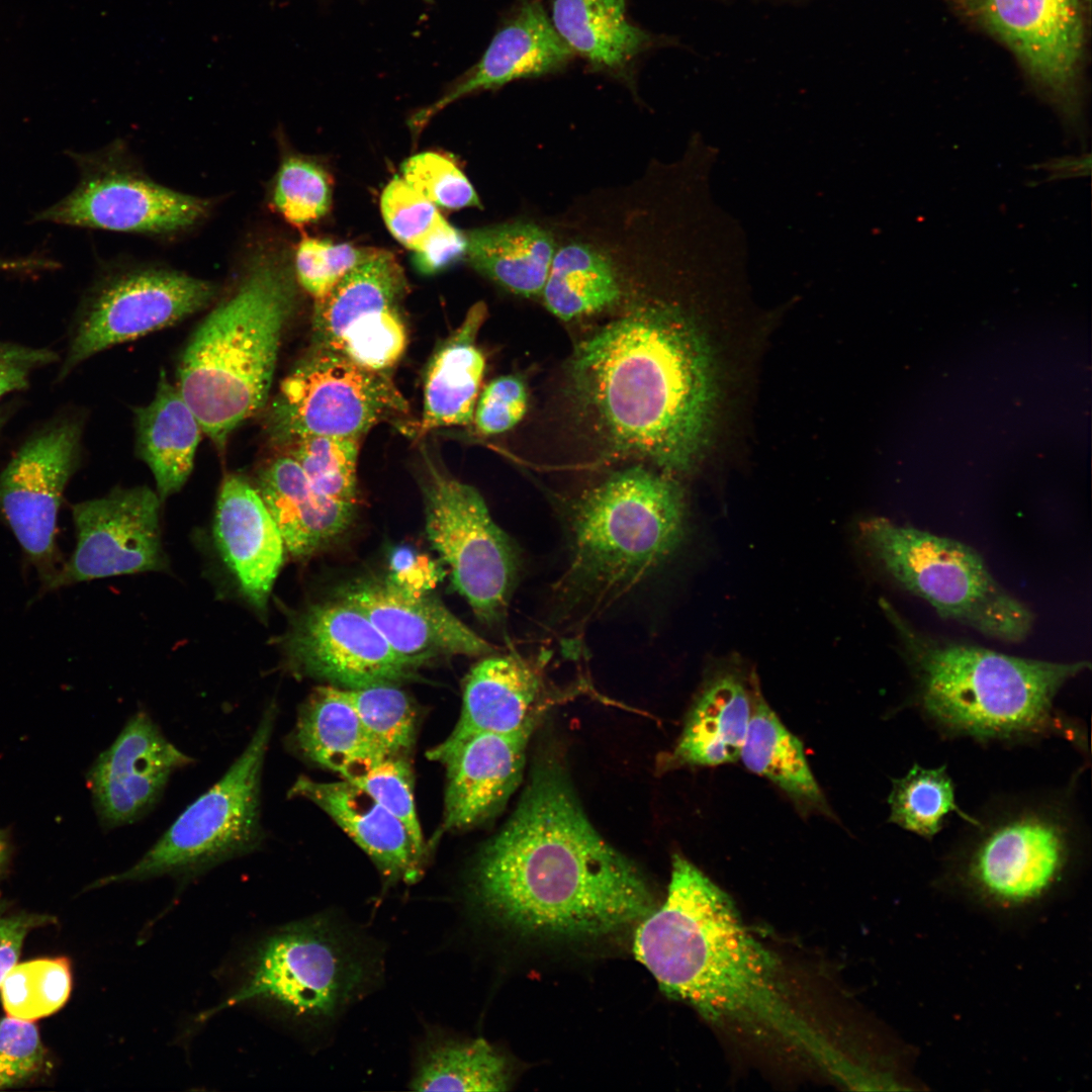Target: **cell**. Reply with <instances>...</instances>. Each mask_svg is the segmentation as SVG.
<instances>
[{
	"instance_id": "obj_1",
	"label": "cell",
	"mask_w": 1092,
	"mask_h": 1092,
	"mask_svg": "<svg viewBox=\"0 0 1092 1092\" xmlns=\"http://www.w3.org/2000/svg\"><path fill=\"white\" fill-rule=\"evenodd\" d=\"M481 908L525 934L592 937L643 919L654 906L639 869L596 830L570 783L542 760L472 875Z\"/></svg>"
},
{
	"instance_id": "obj_2",
	"label": "cell",
	"mask_w": 1092,
	"mask_h": 1092,
	"mask_svg": "<svg viewBox=\"0 0 1092 1092\" xmlns=\"http://www.w3.org/2000/svg\"><path fill=\"white\" fill-rule=\"evenodd\" d=\"M634 934L636 959L661 991L705 1019L795 1050L834 1076L846 1057L793 1002L781 963L746 927L729 895L680 854L663 903Z\"/></svg>"
},
{
	"instance_id": "obj_3",
	"label": "cell",
	"mask_w": 1092,
	"mask_h": 1092,
	"mask_svg": "<svg viewBox=\"0 0 1092 1092\" xmlns=\"http://www.w3.org/2000/svg\"><path fill=\"white\" fill-rule=\"evenodd\" d=\"M573 395L615 454L687 471L710 431L716 380L698 326L665 303H642L574 350Z\"/></svg>"
},
{
	"instance_id": "obj_4",
	"label": "cell",
	"mask_w": 1092,
	"mask_h": 1092,
	"mask_svg": "<svg viewBox=\"0 0 1092 1092\" xmlns=\"http://www.w3.org/2000/svg\"><path fill=\"white\" fill-rule=\"evenodd\" d=\"M891 623L925 715L948 733L977 739H1018L1060 728L1053 712L1060 689L1086 660L1048 661L941 639L916 628L885 599Z\"/></svg>"
},
{
	"instance_id": "obj_5",
	"label": "cell",
	"mask_w": 1092,
	"mask_h": 1092,
	"mask_svg": "<svg viewBox=\"0 0 1092 1092\" xmlns=\"http://www.w3.org/2000/svg\"><path fill=\"white\" fill-rule=\"evenodd\" d=\"M294 307L289 269L260 255L189 338L176 385L220 453L232 433L266 405Z\"/></svg>"
},
{
	"instance_id": "obj_6",
	"label": "cell",
	"mask_w": 1092,
	"mask_h": 1092,
	"mask_svg": "<svg viewBox=\"0 0 1092 1092\" xmlns=\"http://www.w3.org/2000/svg\"><path fill=\"white\" fill-rule=\"evenodd\" d=\"M688 520L685 492L670 476L641 465L613 473L570 510L560 590L590 611L608 606L673 555Z\"/></svg>"
},
{
	"instance_id": "obj_7",
	"label": "cell",
	"mask_w": 1092,
	"mask_h": 1092,
	"mask_svg": "<svg viewBox=\"0 0 1092 1092\" xmlns=\"http://www.w3.org/2000/svg\"><path fill=\"white\" fill-rule=\"evenodd\" d=\"M858 539L892 581L941 618L1007 643L1031 633L1033 612L997 581L971 546L884 517L862 520Z\"/></svg>"
},
{
	"instance_id": "obj_8",
	"label": "cell",
	"mask_w": 1092,
	"mask_h": 1092,
	"mask_svg": "<svg viewBox=\"0 0 1092 1092\" xmlns=\"http://www.w3.org/2000/svg\"><path fill=\"white\" fill-rule=\"evenodd\" d=\"M277 714L276 703H269L249 743L225 774L187 806L134 864L101 884L195 876L258 850L265 838L262 775Z\"/></svg>"
},
{
	"instance_id": "obj_9",
	"label": "cell",
	"mask_w": 1092,
	"mask_h": 1092,
	"mask_svg": "<svg viewBox=\"0 0 1092 1092\" xmlns=\"http://www.w3.org/2000/svg\"><path fill=\"white\" fill-rule=\"evenodd\" d=\"M373 973L371 958L356 937L328 917H312L264 939L241 988L199 1020L259 999L297 1018L325 1021L361 995Z\"/></svg>"
},
{
	"instance_id": "obj_10",
	"label": "cell",
	"mask_w": 1092,
	"mask_h": 1092,
	"mask_svg": "<svg viewBox=\"0 0 1092 1092\" xmlns=\"http://www.w3.org/2000/svg\"><path fill=\"white\" fill-rule=\"evenodd\" d=\"M407 412L388 371L369 370L314 346L281 382L265 430L283 448L311 436L361 439L381 421Z\"/></svg>"
},
{
	"instance_id": "obj_11",
	"label": "cell",
	"mask_w": 1092,
	"mask_h": 1092,
	"mask_svg": "<svg viewBox=\"0 0 1092 1092\" xmlns=\"http://www.w3.org/2000/svg\"><path fill=\"white\" fill-rule=\"evenodd\" d=\"M428 538L447 564L455 589L487 624L505 614L519 570L510 538L479 491L426 459L422 482Z\"/></svg>"
},
{
	"instance_id": "obj_12",
	"label": "cell",
	"mask_w": 1092,
	"mask_h": 1092,
	"mask_svg": "<svg viewBox=\"0 0 1092 1092\" xmlns=\"http://www.w3.org/2000/svg\"><path fill=\"white\" fill-rule=\"evenodd\" d=\"M968 846L964 876L982 898L1001 907L1036 902L1062 880L1075 835L1070 821L1050 807H1021L980 822Z\"/></svg>"
},
{
	"instance_id": "obj_13",
	"label": "cell",
	"mask_w": 1092,
	"mask_h": 1092,
	"mask_svg": "<svg viewBox=\"0 0 1092 1092\" xmlns=\"http://www.w3.org/2000/svg\"><path fill=\"white\" fill-rule=\"evenodd\" d=\"M216 294L215 284L165 268L105 279L82 307L61 375L110 347L180 323L208 306Z\"/></svg>"
},
{
	"instance_id": "obj_14",
	"label": "cell",
	"mask_w": 1092,
	"mask_h": 1092,
	"mask_svg": "<svg viewBox=\"0 0 1092 1092\" xmlns=\"http://www.w3.org/2000/svg\"><path fill=\"white\" fill-rule=\"evenodd\" d=\"M81 424L54 421L30 437L0 473V519L47 585L57 573L58 513L79 458Z\"/></svg>"
},
{
	"instance_id": "obj_15",
	"label": "cell",
	"mask_w": 1092,
	"mask_h": 1092,
	"mask_svg": "<svg viewBox=\"0 0 1092 1092\" xmlns=\"http://www.w3.org/2000/svg\"><path fill=\"white\" fill-rule=\"evenodd\" d=\"M281 640L290 671L345 689L396 684L413 678L420 666L396 653L368 617L341 598L302 611Z\"/></svg>"
},
{
	"instance_id": "obj_16",
	"label": "cell",
	"mask_w": 1092,
	"mask_h": 1092,
	"mask_svg": "<svg viewBox=\"0 0 1092 1092\" xmlns=\"http://www.w3.org/2000/svg\"><path fill=\"white\" fill-rule=\"evenodd\" d=\"M162 499L148 486L116 487L72 508L76 546L47 589L103 577L167 568Z\"/></svg>"
},
{
	"instance_id": "obj_17",
	"label": "cell",
	"mask_w": 1092,
	"mask_h": 1092,
	"mask_svg": "<svg viewBox=\"0 0 1092 1092\" xmlns=\"http://www.w3.org/2000/svg\"><path fill=\"white\" fill-rule=\"evenodd\" d=\"M978 20L1017 57L1028 75L1077 126L1084 44L1081 0H966Z\"/></svg>"
},
{
	"instance_id": "obj_18",
	"label": "cell",
	"mask_w": 1092,
	"mask_h": 1092,
	"mask_svg": "<svg viewBox=\"0 0 1092 1092\" xmlns=\"http://www.w3.org/2000/svg\"><path fill=\"white\" fill-rule=\"evenodd\" d=\"M75 189L39 219L113 232L164 234L203 218L208 200L156 183L129 166L100 157L84 161Z\"/></svg>"
},
{
	"instance_id": "obj_19",
	"label": "cell",
	"mask_w": 1092,
	"mask_h": 1092,
	"mask_svg": "<svg viewBox=\"0 0 1092 1092\" xmlns=\"http://www.w3.org/2000/svg\"><path fill=\"white\" fill-rule=\"evenodd\" d=\"M533 731L449 735L427 751L446 771L439 833L473 827L505 806L522 781Z\"/></svg>"
},
{
	"instance_id": "obj_20",
	"label": "cell",
	"mask_w": 1092,
	"mask_h": 1092,
	"mask_svg": "<svg viewBox=\"0 0 1092 1092\" xmlns=\"http://www.w3.org/2000/svg\"><path fill=\"white\" fill-rule=\"evenodd\" d=\"M193 761L147 712L134 713L88 775L101 823L115 828L144 817L161 799L170 777Z\"/></svg>"
},
{
	"instance_id": "obj_21",
	"label": "cell",
	"mask_w": 1092,
	"mask_h": 1092,
	"mask_svg": "<svg viewBox=\"0 0 1092 1092\" xmlns=\"http://www.w3.org/2000/svg\"><path fill=\"white\" fill-rule=\"evenodd\" d=\"M341 599L361 610L396 653L420 666L439 656L494 651L438 599L391 580L357 582Z\"/></svg>"
},
{
	"instance_id": "obj_22",
	"label": "cell",
	"mask_w": 1092,
	"mask_h": 1092,
	"mask_svg": "<svg viewBox=\"0 0 1092 1092\" xmlns=\"http://www.w3.org/2000/svg\"><path fill=\"white\" fill-rule=\"evenodd\" d=\"M573 57L541 1L518 0L478 63L444 96L417 112L410 126L419 131L435 114L466 95L559 73Z\"/></svg>"
},
{
	"instance_id": "obj_23",
	"label": "cell",
	"mask_w": 1092,
	"mask_h": 1092,
	"mask_svg": "<svg viewBox=\"0 0 1092 1092\" xmlns=\"http://www.w3.org/2000/svg\"><path fill=\"white\" fill-rule=\"evenodd\" d=\"M213 537L242 596L264 615L286 550L254 484L242 474L229 473L221 482Z\"/></svg>"
},
{
	"instance_id": "obj_24",
	"label": "cell",
	"mask_w": 1092,
	"mask_h": 1092,
	"mask_svg": "<svg viewBox=\"0 0 1092 1092\" xmlns=\"http://www.w3.org/2000/svg\"><path fill=\"white\" fill-rule=\"evenodd\" d=\"M758 690L757 678L738 663L713 665L665 767H710L739 760Z\"/></svg>"
},
{
	"instance_id": "obj_25",
	"label": "cell",
	"mask_w": 1092,
	"mask_h": 1092,
	"mask_svg": "<svg viewBox=\"0 0 1092 1092\" xmlns=\"http://www.w3.org/2000/svg\"><path fill=\"white\" fill-rule=\"evenodd\" d=\"M406 291L404 273L388 251L376 252L314 300V346L338 352L396 322Z\"/></svg>"
},
{
	"instance_id": "obj_26",
	"label": "cell",
	"mask_w": 1092,
	"mask_h": 1092,
	"mask_svg": "<svg viewBox=\"0 0 1092 1092\" xmlns=\"http://www.w3.org/2000/svg\"><path fill=\"white\" fill-rule=\"evenodd\" d=\"M288 796L307 800L327 813L388 881L414 883L420 879L427 858L416 847L407 829L358 786L343 779L318 782L300 776Z\"/></svg>"
},
{
	"instance_id": "obj_27",
	"label": "cell",
	"mask_w": 1092,
	"mask_h": 1092,
	"mask_svg": "<svg viewBox=\"0 0 1092 1092\" xmlns=\"http://www.w3.org/2000/svg\"><path fill=\"white\" fill-rule=\"evenodd\" d=\"M542 663L520 655H486L465 679L460 716L449 735L535 729L552 695Z\"/></svg>"
},
{
	"instance_id": "obj_28",
	"label": "cell",
	"mask_w": 1092,
	"mask_h": 1092,
	"mask_svg": "<svg viewBox=\"0 0 1092 1092\" xmlns=\"http://www.w3.org/2000/svg\"><path fill=\"white\" fill-rule=\"evenodd\" d=\"M551 10V22L573 55L633 92L639 60L665 41L628 19L625 0H552Z\"/></svg>"
},
{
	"instance_id": "obj_29",
	"label": "cell",
	"mask_w": 1092,
	"mask_h": 1092,
	"mask_svg": "<svg viewBox=\"0 0 1092 1092\" xmlns=\"http://www.w3.org/2000/svg\"><path fill=\"white\" fill-rule=\"evenodd\" d=\"M253 484L294 558L308 557L330 544L355 514L356 504L318 492L286 453L263 464Z\"/></svg>"
},
{
	"instance_id": "obj_30",
	"label": "cell",
	"mask_w": 1092,
	"mask_h": 1092,
	"mask_svg": "<svg viewBox=\"0 0 1092 1092\" xmlns=\"http://www.w3.org/2000/svg\"><path fill=\"white\" fill-rule=\"evenodd\" d=\"M556 237L554 258L541 295L547 309L569 322L614 306L624 288L600 226L574 229L565 236L556 232Z\"/></svg>"
},
{
	"instance_id": "obj_31",
	"label": "cell",
	"mask_w": 1092,
	"mask_h": 1092,
	"mask_svg": "<svg viewBox=\"0 0 1092 1092\" xmlns=\"http://www.w3.org/2000/svg\"><path fill=\"white\" fill-rule=\"evenodd\" d=\"M486 306H471L461 325L439 346L425 376L419 435L433 430L466 426L473 415L485 371V358L477 347Z\"/></svg>"
},
{
	"instance_id": "obj_32",
	"label": "cell",
	"mask_w": 1092,
	"mask_h": 1092,
	"mask_svg": "<svg viewBox=\"0 0 1092 1092\" xmlns=\"http://www.w3.org/2000/svg\"><path fill=\"white\" fill-rule=\"evenodd\" d=\"M470 265L507 291L541 297L554 258L556 232L518 217L466 232Z\"/></svg>"
},
{
	"instance_id": "obj_33",
	"label": "cell",
	"mask_w": 1092,
	"mask_h": 1092,
	"mask_svg": "<svg viewBox=\"0 0 1092 1092\" xmlns=\"http://www.w3.org/2000/svg\"><path fill=\"white\" fill-rule=\"evenodd\" d=\"M293 741L307 759L352 781L388 756L339 687H318L301 705Z\"/></svg>"
},
{
	"instance_id": "obj_34",
	"label": "cell",
	"mask_w": 1092,
	"mask_h": 1092,
	"mask_svg": "<svg viewBox=\"0 0 1092 1092\" xmlns=\"http://www.w3.org/2000/svg\"><path fill=\"white\" fill-rule=\"evenodd\" d=\"M134 425L135 453L153 473L159 496L166 499L190 476L202 427L164 371L153 399L134 408Z\"/></svg>"
},
{
	"instance_id": "obj_35",
	"label": "cell",
	"mask_w": 1092,
	"mask_h": 1092,
	"mask_svg": "<svg viewBox=\"0 0 1092 1092\" xmlns=\"http://www.w3.org/2000/svg\"><path fill=\"white\" fill-rule=\"evenodd\" d=\"M751 772L777 786L804 816L834 814L808 763L801 740L758 690L740 758Z\"/></svg>"
},
{
	"instance_id": "obj_36",
	"label": "cell",
	"mask_w": 1092,
	"mask_h": 1092,
	"mask_svg": "<svg viewBox=\"0 0 1092 1092\" xmlns=\"http://www.w3.org/2000/svg\"><path fill=\"white\" fill-rule=\"evenodd\" d=\"M507 1060L484 1039H444L422 1053L411 1088L416 1091H505Z\"/></svg>"
},
{
	"instance_id": "obj_37",
	"label": "cell",
	"mask_w": 1092,
	"mask_h": 1092,
	"mask_svg": "<svg viewBox=\"0 0 1092 1092\" xmlns=\"http://www.w3.org/2000/svg\"><path fill=\"white\" fill-rule=\"evenodd\" d=\"M888 803L891 823L927 840L942 829L950 813L973 826L980 823L957 805L954 785L945 765L925 768L914 763L903 778L892 780Z\"/></svg>"
},
{
	"instance_id": "obj_38",
	"label": "cell",
	"mask_w": 1092,
	"mask_h": 1092,
	"mask_svg": "<svg viewBox=\"0 0 1092 1092\" xmlns=\"http://www.w3.org/2000/svg\"><path fill=\"white\" fill-rule=\"evenodd\" d=\"M71 986L66 959H39L16 964L3 979L0 994L7 1015L32 1021L60 1009Z\"/></svg>"
},
{
	"instance_id": "obj_39",
	"label": "cell",
	"mask_w": 1092,
	"mask_h": 1092,
	"mask_svg": "<svg viewBox=\"0 0 1092 1092\" xmlns=\"http://www.w3.org/2000/svg\"><path fill=\"white\" fill-rule=\"evenodd\" d=\"M340 690L370 736L388 756H406L411 752L417 735V713L407 695L396 684Z\"/></svg>"
},
{
	"instance_id": "obj_40",
	"label": "cell",
	"mask_w": 1092,
	"mask_h": 1092,
	"mask_svg": "<svg viewBox=\"0 0 1092 1092\" xmlns=\"http://www.w3.org/2000/svg\"><path fill=\"white\" fill-rule=\"evenodd\" d=\"M360 440L357 437L311 436L284 448L318 492L356 504Z\"/></svg>"
},
{
	"instance_id": "obj_41",
	"label": "cell",
	"mask_w": 1092,
	"mask_h": 1092,
	"mask_svg": "<svg viewBox=\"0 0 1092 1092\" xmlns=\"http://www.w3.org/2000/svg\"><path fill=\"white\" fill-rule=\"evenodd\" d=\"M332 202L331 181L317 163L300 156H288L276 174L272 203L289 223L297 226L322 218Z\"/></svg>"
},
{
	"instance_id": "obj_42",
	"label": "cell",
	"mask_w": 1092,
	"mask_h": 1092,
	"mask_svg": "<svg viewBox=\"0 0 1092 1092\" xmlns=\"http://www.w3.org/2000/svg\"><path fill=\"white\" fill-rule=\"evenodd\" d=\"M348 782L364 790L394 815L407 829L418 850L428 857V847L416 810L412 767L406 756H386L364 775Z\"/></svg>"
},
{
	"instance_id": "obj_43",
	"label": "cell",
	"mask_w": 1092,
	"mask_h": 1092,
	"mask_svg": "<svg viewBox=\"0 0 1092 1092\" xmlns=\"http://www.w3.org/2000/svg\"><path fill=\"white\" fill-rule=\"evenodd\" d=\"M402 180L436 206L480 207L470 181L454 162L434 152L416 154L401 165Z\"/></svg>"
},
{
	"instance_id": "obj_44",
	"label": "cell",
	"mask_w": 1092,
	"mask_h": 1092,
	"mask_svg": "<svg viewBox=\"0 0 1092 1092\" xmlns=\"http://www.w3.org/2000/svg\"><path fill=\"white\" fill-rule=\"evenodd\" d=\"M376 250L306 237L300 241L294 256L297 281L314 300L321 299Z\"/></svg>"
},
{
	"instance_id": "obj_45",
	"label": "cell",
	"mask_w": 1092,
	"mask_h": 1092,
	"mask_svg": "<svg viewBox=\"0 0 1092 1092\" xmlns=\"http://www.w3.org/2000/svg\"><path fill=\"white\" fill-rule=\"evenodd\" d=\"M380 208L390 234L413 252L447 221L434 203L397 176L384 188Z\"/></svg>"
},
{
	"instance_id": "obj_46",
	"label": "cell",
	"mask_w": 1092,
	"mask_h": 1092,
	"mask_svg": "<svg viewBox=\"0 0 1092 1092\" xmlns=\"http://www.w3.org/2000/svg\"><path fill=\"white\" fill-rule=\"evenodd\" d=\"M527 407L524 380L515 374L498 376L479 393L472 423L480 435H498L513 429L524 418Z\"/></svg>"
},
{
	"instance_id": "obj_47",
	"label": "cell",
	"mask_w": 1092,
	"mask_h": 1092,
	"mask_svg": "<svg viewBox=\"0 0 1092 1092\" xmlns=\"http://www.w3.org/2000/svg\"><path fill=\"white\" fill-rule=\"evenodd\" d=\"M44 1055L32 1021L9 1015L0 1019V1088L22 1082L37 1073Z\"/></svg>"
},
{
	"instance_id": "obj_48",
	"label": "cell",
	"mask_w": 1092,
	"mask_h": 1092,
	"mask_svg": "<svg viewBox=\"0 0 1092 1092\" xmlns=\"http://www.w3.org/2000/svg\"><path fill=\"white\" fill-rule=\"evenodd\" d=\"M57 359L58 355L46 348L0 341V398L24 389L34 370Z\"/></svg>"
},
{
	"instance_id": "obj_49",
	"label": "cell",
	"mask_w": 1092,
	"mask_h": 1092,
	"mask_svg": "<svg viewBox=\"0 0 1092 1092\" xmlns=\"http://www.w3.org/2000/svg\"><path fill=\"white\" fill-rule=\"evenodd\" d=\"M466 233L446 221L414 252L413 264L421 274L433 275L466 259Z\"/></svg>"
},
{
	"instance_id": "obj_50",
	"label": "cell",
	"mask_w": 1092,
	"mask_h": 1092,
	"mask_svg": "<svg viewBox=\"0 0 1092 1092\" xmlns=\"http://www.w3.org/2000/svg\"><path fill=\"white\" fill-rule=\"evenodd\" d=\"M48 920L46 916L6 914L0 911V986L8 972L17 964L27 933Z\"/></svg>"
},
{
	"instance_id": "obj_51",
	"label": "cell",
	"mask_w": 1092,
	"mask_h": 1092,
	"mask_svg": "<svg viewBox=\"0 0 1092 1092\" xmlns=\"http://www.w3.org/2000/svg\"><path fill=\"white\" fill-rule=\"evenodd\" d=\"M1041 167L1049 173L1051 180L1083 177L1090 174L1091 156L1085 154L1080 157L1057 158L1043 163Z\"/></svg>"
},
{
	"instance_id": "obj_52",
	"label": "cell",
	"mask_w": 1092,
	"mask_h": 1092,
	"mask_svg": "<svg viewBox=\"0 0 1092 1092\" xmlns=\"http://www.w3.org/2000/svg\"><path fill=\"white\" fill-rule=\"evenodd\" d=\"M7 854V839L5 833L0 830V869Z\"/></svg>"
},
{
	"instance_id": "obj_53",
	"label": "cell",
	"mask_w": 1092,
	"mask_h": 1092,
	"mask_svg": "<svg viewBox=\"0 0 1092 1092\" xmlns=\"http://www.w3.org/2000/svg\"><path fill=\"white\" fill-rule=\"evenodd\" d=\"M6 417H7V412H4V411H2L0 408V429L2 428V426L4 425V423L6 421Z\"/></svg>"
},
{
	"instance_id": "obj_54",
	"label": "cell",
	"mask_w": 1092,
	"mask_h": 1092,
	"mask_svg": "<svg viewBox=\"0 0 1092 1092\" xmlns=\"http://www.w3.org/2000/svg\"><path fill=\"white\" fill-rule=\"evenodd\" d=\"M1083 1H1085V2H1090V0H1083Z\"/></svg>"
},
{
	"instance_id": "obj_55",
	"label": "cell",
	"mask_w": 1092,
	"mask_h": 1092,
	"mask_svg": "<svg viewBox=\"0 0 1092 1092\" xmlns=\"http://www.w3.org/2000/svg\"><path fill=\"white\" fill-rule=\"evenodd\" d=\"M426 1L431 2L432 0H426Z\"/></svg>"
}]
</instances>
